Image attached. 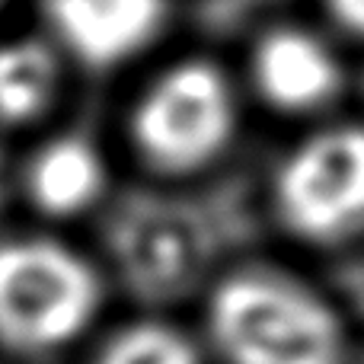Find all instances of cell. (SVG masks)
I'll use <instances>...</instances> for the list:
<instances>
[{
    "mask_svg": "<svg viewBox=\"0 0 364 364\" xmlns=\"http://www.w3.org/2000/svg\"><path fill=\"white\" fill-rule=\"evenodd\" d=\"M284 224L314 243L364 230V128H333L304 141L275 182Z\"/></svg>",
    "mask_w": 364,
    "mask_h": 364,
    "instance_id": "4",
    "label": "cell"
},
{
    "mask_svg": "<svg viewBox=\"0 0 364 364\" xmlns=\"http://www.w3.org/2000/svg\"><path fill=\"white\" fill-rule=\"evenodd\" d=\"M237 125L230 83L211 64H179L144 93L134 112L141 151L164 170H195L227 147Z\"/></svg>",
    "mask_w": 364,
    "mask_h": 364,
    "instance_id": "3",
    "label": "cell"
},
{
    "mask_svg": "<svg viewBox=\"0 0 364 364\" xmlns=\"http://www.w3.org/2000/svg\"><path fill=\"white\" fill-rule=\"evenodd\" d=\"M55 93V58L36 42L0 45V119L36 115Z\"/></svg>",
    "mask_w": 364,
    "mask_h": 364,
    "instance_id": "8",
    "label": "cell"
},
{
    "mask_svg": "<svg viewBox=\"0 0 364 364\" xmlns=\"http://www.w3.org/2000/svg\"><path fill=\"white\" fill-rule=\"evenodd\" d=\"M55 36L87 64L138 55L164 23V0H48Z\"/></svg>",
    "mask_w": 364,
    "mask_h": 364,
    "instance_id": "5",
    "label": "cell"
},
{
    "mask_svg": "<svg viewBox=\"0 0 364 364\" xmlns=\"http://www.w3.org/2000/svg\"><path fill=\"white\" fill-rule=\"evenodd\" d=\"M106 166L83 138H58L36 154L29 166V192L51 214H77L102 192Z\"/></svg>",
    "mask_w": 364,
    "mask_h": 364,
    "instance_id": "7",
    "label": "cell"
},
{
    "mask_svg": "<svg viewBox=\"0 0 364 364\" xmlns=\"http://www.w3.org/2000/svg\"><path fill=\"white\" fill-rule=\"evenodd\" d=\"M211 336L227 364H342L336 314L269 272L233 275L214 291Z\"/></svg>",
    "mask_w": 364,
    "mask_h": 364,
    "instance_id": "1",
    "label": "cell"
},
{
    "mask_svg": "<svg viewBox=\"0 0 364 364\" xmlns=\"http://www.w3.org/2000/svg\"><path fill=\"white\" fill-rule=\"evenodd\" d=\"M326 4H329L333 19L342 29L364 38V0H326Z\"/></svg>",
    "mask_w": 364,
    "mask_h": 364,
    "instance_id": "10",
    "label": "cell"
},
{
    "mask_svg": "<svg viewBox=\"0 0 364 364\" xmlns=\"http://www.w3.org/2000/svg\"><path fill=\"white\" fill-rule=\"evenodd\" d=\"M252 74L265 100L288 112H310L326 106L342 80L333 48L301 29L265 36L252 58Z\"/></svg>",
    "mask_w": 364,
    "mask_h": 364,
    "instance_id": "6",
    "label": "cell"
},
{
    "mask_svg": "<svg viewBox=\"0 0 364 364\" xmlns=\"http://www.w3.org/2000/svg\"><path fill=\"white\" fill-rule=\"evenodd\" d=\"M96 364H198V355L176 329L141 323L122 329L112 342H106Z\"/></svg>",
    "mask_w": 364,
    "mask_h": 364,
    "instance_id": "9",
    "label": "cell"
},
{
    "mask_svg": "<svg viewBox=\"0 0 364 364\" xmlns=\"http://www.w3.org/2000/svg\"><path fill=\"white\" fill-rule=\"evenodd\" d=\"M100 282L74 250L51 240L0 243V342L23 352L61 348L90 326Z\"/></svg>",
    "mask_w": 364,
    "mask_h": 364,
    "instance_id": "2",
    "label": "cell"
}]
</instances>
